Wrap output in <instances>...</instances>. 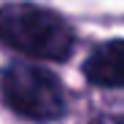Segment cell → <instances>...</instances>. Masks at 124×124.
<instances>
[{
  "instance_id": "1",
  "label": "cell",
  "mask_w": 124,
  "mask_h": 124,
  "mask_svg": "<svg viewBox=\"0 0 124 124\" xmlns=\"http://www.w3.org/2000/svg\"><path fill=\"white\" fill-rule=\"evenodd\" d=\"M0 40L46 62H65L73 54L70 24L57 11L35 3H8L0 8Z\"/></svg>"
},
{
  "instance_id": "3",
  "label": "cell",
  "mask_w": 124,
  "mask_h": 124,
  "mask_svg": "<svg viewBox=\"0 0 124 124\" xmlns=\"http://www.w3.org/2000/svg\"><path fill=\"white\" fill-rule=\"evenodd\" d=\"M84 76L100 89H124V38L100 43L84 62Z\"/></svg>"
},
{
  "instance_id": "4",
  "label": "cell",
  "mask_w": 124,
  "mask_h": 124,
  "mask_svg": "<svg viewBox=\"0 0 124 124\" xmlns=\"http://www.w3.org/2000/svg\"><path fill=\"white\" fill-rule=\"evenodd\" d=\"M92 124H124V116H100Z\"/></svg>"
},
{
  "instance_id": "2",
  "label": "cell",
  "mask_w": 124,
  "mask_h": 124,
  "mask_svg": "<svg viewBox=\"0 0 124 124\" xmlns=\"http://www.w3.org/2000/svg\"><path fill=\"white\" fill-rule=\"evenodd\" d=\"M0 92L16 116L30 121H57L68 111L62 81L49 68L35 62H11L0 73Z\"/></svg>"
}]
</instances>
